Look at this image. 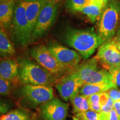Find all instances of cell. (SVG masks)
I'll use <instances>...</instances> for the list:
<instances>
[{"label":"cell","mask_w":120,"mask_h":120,"mask_svg":"<svg viewBox=\"0 0 120 120\" xmlns=\"http://www.w3.org/2000/svg\"><path fill=\"white\" fill-rule=\"evenodd\" d=\"M64 40L84 59L92 56L96 49L103 43L101 37L93 29L68 28L64 32Z\"/></svg>","instance_id":"obj_1"},{"label":"cell","mask_w":120,"mask_h":120,"mask_svg":"<svg viewBox=\"0 0 120 120\" xmlns=\"http://www.w3.org/2000/svg\"><path fill=\"white\" fill-rule=\"evenodd\" d=\"M120 19V1L107 0L98 23V34L103 43L111 40L116 35Z\"/></svg>","instance_id":"obj_2"},{"label":"cell","mask_w":120,"mask_h":120,"mask_svg":"<svg viewBox=\"0 0 120 120\" xmlns=\"http://www.w3.org/2000/svg\"><path fill=\"white\" fill-rule=\"evenodd\" d=\"M19 79L24 85L51 86L56 78L36 63L28 60L22 61L19 65Z\"/></svg>","instance_id":"obj_3"},{"label":"cell","mask_w":120,"mask_h":120,"mask_svg":"<svg viewBox=\"0 0 120 120\" xmlns=\"http://www.w3.org/2000/svg\"><path fill=\"white\" fill-rule=\"evenodd\" d=\"M26 4V2L23 0H17L11 26L12 40L22 46H27L32 41V34L27 19Z\"/></svg>","instance_id":"obj_4"},{"label":"cell","mask_w":120,"mask_h":120,"mask_svg":"<svg viewBox=\"0 0 120 120\" xmlns=\"http://www.w3.org/2000/svg\"><path fill=\"white\" fill-rule=\"evenodd\" d=\"M57 4L55 0H46L33 31L32 41L44 36L53 25L57 14Z\"/></svg>","instance_id":"obj_5"},{"label":"cell","mask_w":120,"mask_h":120,"mask_svg":"<svg viewBox=\"0 0 120 120\" xmlns=\"http://www.w3.org/2000/svg\"><path fill=\"white\" fill-rule=\"evenodd\" d=\"M31 56L42 67L47 70L56 77L61 76L67 71L44 45L34 46L30 51Z\"/></svg>","instance_id":"obj_6"},{"label":"cell","mask_w":120,"mask_h":120,"mask_svg":"<svg viewBox=\"0 0 120 120\" xmlns=\"http://www.w3.org/2000/svg\"><path fill=\"white\" fill-rule=\"evenodd\" d=\"M22 98L30 107L36 108L53 98L51 86L25 85L21 88Z\"/></svg>","instance_id":"obj_7"},{"label":"cell","mask_w":120,"mask_h":120,"mask_svg":"<svg viewBox=\"0 0 120 120\" xmlns=\"http://www.w3.org/2000/svg\"><path fill=\"white\" fill-rule=\"evenodd\" d=\"M47 48L67 71H71L79 65L82 57L74 50L56 42H51Z\"/></svg>","instance_id":"obj_8"},{"label":"cell","mask_w":120,"mask_h":120,"mask_svg":"<svg viewBox=\"0 0 120 120\" xmlns=\"http://www.w3.org/2000/svg\"><path fill=\"white\" fill-rule=\"evenodd\" d=\"M83 82L74 70L61 78L56 85L60 96L64 101H68L73 96L79 94Z\"/></svg>","instance_id":"obj_9"},{"label":"cell","mask_w":120,"mask_h":120,"mask_svg":"<svg viewBox=\"0 0 120 120\" xmlns=\"http://www.w3.org/2000/svg\"><path fill=\"white\" fill-rule=\"evenodd\" d=\"M95 57L102 68L108 71L120 66V52L111 41L105 42L98 47Z\"/></svg>","instance_id":"obj_10"},{"label":"cell","mask_w":120,"mask_h":120,"mask_svg":"<svg viewBox=\"0 0 120 120\" xmlns=\"http://www.w3.org/2000/svg\"><path fill=\"white\" fill-rule=\"evenodd\" d=\"M68 106V103L53 98L41 105L40 115L45 120H66Z\"/></svg>","instance_id":"obj_11"},{"label":"cell","mask_w":120,"mask_h":120,"mask_svg":"<svg viewBox=\"0 0 120 120\" xmlns=\"http://www.w3.org/2000/svg\"><path fill=\"white\" fill-rule=\"evenodd\" d=\"M17 0H4L0 2V28L11 27Z\"/></svg>","instance_id":"obj_12"},{"label":"cell","mask_w":120,"mask_h":120,"mask_svg":"<svg viewBox=\"0 0 120 120\" xmlns=\"http://www.w3.org/2000/svg\"><path fill=\"white\" fill-rule=\"evenodd\" d=\"M19 65L14 60L7 58L0 61V77L13 82L19 79Z\"/></svg>","instance_id":"obj_13"},{"label":"cell","mask_w":120,"mask_h":120,"mask_svg":"<svg viewBox=\"0 0 120 120\" xmlns=\"http://www.w3.org/2000/svg\"><path fill=\"white\" fill-rule=\"evenodd\" d=\"M107 0H92L87 2L79 12L86 15L92 23L100 19Z\"/></svg>","instance_id":"obj_14"},{"label":"cell","mask_w":120,"mask_h":120,"mask_svg":"<svg viewBox=\"0 0 120 120\" xmlns=\"http://www.w3.org/2000/svg\"><path fill=\"white\" fill-rule=\"evenodd\" d=\"M46 0L26 2V15L31 32H33L38 15Z\"/></svg>","instance_id":"obj_15"},{"label":"cell","mask_w":120,"mask_h":120,"mask_svg":"<svg viewBox=\"0 0 120 120\" xmlns=\"http://www.w3.org/2000/svg\"><path fill=\"white\" fill-rule=\"evenodd\" d=\"M100 64L96 57L79 64L73 69L85 84L86 79L93 72L100 68Z\"/></svg>","instance_id":"obj_16"},{"label":"cell","mask_w":120,"mask_h":120,"mask_svg":"<svg viewBox=\"0 0 120 120\" xmlns=\"http://www.w3.org/2000/svg\"><path fill=\"white\" fill-rule=\"evenodd\" d=\"M117 87L112 83H86L79 90V94L88 97L94 94L107 92L111 88Z\"/></svg>","instance_id":"obj_17"},{"label":"cell","mask_w":120,"mask_h":120,"mask_svg":"<svg viewBox=\"0 0 120 120\" xmlns=\"http://www.w3.org/2000/svg\"><path fill=\"white\" fill-rule=\"evenodd\" d=\"M35 116L25 109H18L0 116V120H34Z\"/></svg>","instance_id":"obj_18"},{"label":"cell","mask_w":120,"mask_h":120,"mask_svg":"<svg viewBox=\"0 0 120 120\" xmlns=\"http://www.w3.org/2000/svg\"><path fill=\"white\" fill-rule=\"evenodd\" d=\"M15 53V46L5 31L0 28V56H11Z\"/></svg>","instance_id":"obj_19"},{"label":"cell","mask_w":120,"mask_h":120,"mask_svg":"<svg viewBox=\"0 0 120 120\" xmlns=\"http://www.w3.org/2000/svg\"><path fill=\"white\" fill-rule=\"evenodd\" d=\"M70 101L72 106L73 112L75 114L90 110L87 97L81 95L79 93L73 96Z\"/></svg>","instance_id":"obj_20"},{"label":"cell","mask_w":120,"mask_h":120,"mask_svg":"<svg viewBox=\"0 0 120 120\" xmlns=\"http://www.w3.org/2000/svg\"><path fill=\"white\" fill-rule=\"evenodd\" d=\"M72 120H100V113L91 110L79 112L72 116Z\"/></svg>","instance_id":"obj_21"},{"label":"cell","mask_w":120,"mask_h":120,"mask_svg":"<svg viewBox=\"0 0 120 120\" xmlns=\"http://www.w3.org/2000/svg\"><path fill=\"white\" fill-rule=\"evenodd\" d=\"M87 0H67V7L70 11L79 12L86 6Z\"/></svg>","instance_id":"obj_22"},{"label":"cell","mask_w":120,"mask_h":120,"mask_svg":"<svg viewBox=\"0 0 120 120\" xmlns=\"http://www.w3.org/2000/svg\"><path fill=\"white\" fill-rule=\"evenodd\" d=\"M100 94H94L87 97V100L89 103L90 110L93 111L97 113L101 112V105L100 101Z\"/></svg>","instance_id":"obj_23"},{"label":"cell","mask_w":120,"mask_h":120,"mask_svg":"<svg viewBox=\"0 0 120 120\" xmlns=\"http://www.w3.org/2000/svg\"><path fill=\"white\" fill-rule=\"evenodd\" d=\"M12 82L0 77V94L7 96L11 92Z\"/></svg>","instance_id":"obj_24"},{"label":"cell","mask_w":120,"mask_h":120,"mask_svg":"<svg viewBox=\"0 0 120 120\" xmlns=\"http://www.w3.org/2000/svg\"><path fill=\"white\" fill-rule=\"evenodd\" d=\"M109 72L115 86L117 87H120V66L111 69Z\"/></svg>","instance_id":"obj_25"},{"label":"cell","mask_w":120,"mask_h":120,"mask_svg":"<svg viewBox=\"0 0 120 120\" xmlns=\"http://www.w3.org/2000/svg\"><path fill=\"white\" fill-rule=\"evenodd\" d=\"M109 97L112 99L113 101L120 100V90L118 87H114L111 88L107 91Z\"/></svg>","instance_id":"obj_26"},{"label":"cell","mask_w":120,"mask_h":120,"mask_svg":"<svg viewBox=\"0 0 120 120\" xmlns=\"http://www.w3.org/2000/svg\"><path fill=\"white\" fill-rule=\"evenodd\" d=\"M9 109L10 106L7 103L0 100V116L7 113Z\"/></svg>","instance_id":"obj_27"},{"label":"cell","mask_w":120,"mask_h":120,"mask_svg":"<svg viewBox=\"0 0 120 120\" xmlns=\"http://www.w3.org/2000/svg\"><path fill=\"white\" fill-rule=\"evenodd\" d=\"M113 109L117 114L118 117L120 120V100L114 101L113 103Z\"/></svg>","instance_id":"obj_28"},{"label":"cell","mask_w":120,"mask_h":120,"mask_svg":"<svg viewBox=\"0 0 120 120\" xmlns=\"http://www.w3.org/2000/svg\"><path fill=\"white\" fill-rule=\"evenodd\" d=\"M110 41H111V42L113 44L115 45L116 46L117 45L120 44V34L115 36L111 40H110Z\"/></svg>","instance_id":"obj_29"},{"label":"cell","mask_w":120,"mask_h":120,"mask_svg":"<svg viewBox=\"0 0 120 120\" xmlns=\"http://www.w3.org/2000/svg\"><path fill=\"white\" fill-rule=\"evenodd\" d=\"M120 34V19L119 23H118L117 29V31H116V35H118V34ZM116 35H115V36H116Z\"/></svg>","instance_id":"obj_30"},{"label":"cell","mask_w":120,"mask_h":120,"mask_svg":"<svg viewBox=\"0 0 120 120\" xmlns=\"http://www.w3.org/2000/svg\"><path fill=\"white\" fill-rule=\"evenodd\" d=\"M23 1H25V2H31V1H38V0H23Z\"/></svg>","instance_id":"obj_31"},{"label":"cell","mask_w":120,"mask_h":120,"mask_svg":"<svg viewBox=\"0 0 120 120\" xmlns=\"http://www.w3.org/2000/svg\"><path fill=\"white\" fill-rule=\"evenodd\" d=\"M116 47H117V48L120 51V44L117 45H116Z\"/></svg>","instance_id":"obj_32"},{"label":"cell","mask_w":120,"mask_h":120,"mask_svg":"<svg viewBox=\"0 0 120 120\" xmlns=\"http://www.w3.org/2000/svg\"><path fill=\"white\" fill-rule=\"evenodd\" d=\"M34 120H41V119H39V118H35V119Z\"/></svg>","instance_id":"obj_33"},{"label":"cell","mask_w":120,"mask_h":120,"mask_svg":"<svg viewBox=\"0 0 120 120\" xmlns=\"http://www.w3.org/2000/svg\"><path fill=\"white\" fill-rule=\"evenodd\" d=\"M92 1V0H87V3L90 2V1Z\"/></svg>","instance_id":"obj_34"},{"label":"cell","mask_w":120,"mask_h":120,"mask_svg":"<svg viewBox=\"0 0 120 120\" xmlns=\"http://www.w3.org/2000/svg\"><path fill=\"white\" fill-rule=\"evenodd\" d=\"M55 1H56V2H58V1H60V0H55Z\"/></svg>","instance_id":"obj_35"},{"label":"cell","mask_w":120,"mask_h":120,"mask_svg":"<svg viewBox=\"0 0 120 120\" xmlns=\"http://www.w3.org/2000/svg\"><path fill=\"white\" fill-rule=\"evenodd\" d=\"M4 1V0H0V2H2V1Z\"/></svg>","instance_id":"obj_36"},{"label":"cell","mask_w":120,"mask_h":120,"mask_svg":"<svg viewBox=\"0 0 120 120\" xmlns=\"http://www.w3.org/2000/svg\"></svg>","instance_id":"obj_37"}]
</instances>
